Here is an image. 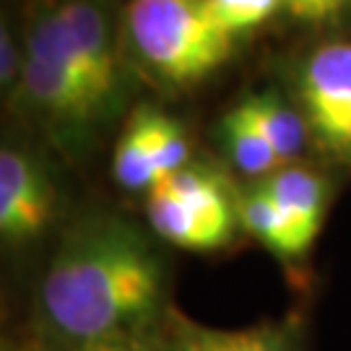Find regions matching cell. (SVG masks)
Instances as JSON below:
<instances>
[{"label": "cell", "instance_id": "30bf717a", "mask_svg": "<svg viewBox=\"0 0 351 351\" xmlns=\"http://www.w3.org/2000/svg\"><path fill=\"white\" fill-rule=\"evenodd\" d=\"M239 107L258 125L263 138L274 146L284 164L300 162L304 149L313 143L300 107L287 94H278V91L250 94L239 101Z\"/></svg>", "mask_w": 351, "mask_h": 351}, {"label": "cell", "instance_id": "3957f363", "mask_svg": "<svg viewBox=\"0 0 351 351\" xmlns=\"http://www.w3.org/2000/svg\"><path fill=\"white\" fill-rule=\"evenodd\" d=\"M16 94L26 112L65 143L78 146L112 123L81 73L52 8L37 11L26 26Z\"/></svg>", "mask_w": 351, "mask_h": 351}, {"label": "cell", "instance_id": "5b68a950", "mask_svg": "<svg viewBox=\"0 0 351 351\" xmlns=\"http://www.w3.org/2000/svg\"><path fill=\"white\" fill-rule=\"evenodd\" d=\"M291 99L315 149L351 172V39L326 37L302 52L291 68Z\"/></svg>", "mask_w": 351, "mask_h": 351}, {"label": "cell", "instance_id": "8fae6325", "mask_svg": "<svg viewBox=\"0 0 351 351\" xmlns=\"http://www.w3.org/2000/svg\"><path fill=\"white\" fill-rule=\"evenodd\" d=\"M239 224L245 234L261 242L287 271L304 268L307 261L297 250V242L291 237L284 213L261 182H250L247 188H239Z\"/></svg>", "mask_w": 351, "mask_h": 351}, {"label": "cell", "instance_id": "2e32d148", "mask_svg": "<svg viewBox=\"0 0 351 351\" xmlns=\"http://www.w3.org/2000/svg\"><path fill=\"white\" fill-rule=\"evenodd\" d=\"M21 63H24V45L19 47L13 39L8 19L0 13V97L5 91H16L19 75H21Z\"/></svg>", "mask_w": 351, "mask_h": 351}, {"label": "cell", "instance_id": "ac0fdd59", "mask_svg": "<svg viewBox=\"0 0 351 351\" xmlns=\"http://www.w3.org/2000/svg\"><path fill=\"white\" fill-rule=\"evenodd\" d=\"M0 351H19L16 346H13L11 341H5L3 336H0Z\"/></svg>", "mask_w": 351, "mask_h": 351}, {"label": "cell", "instance_id": "277c9868", "mask_svg": "<svg viewBox=\"0 0 351 351\" xmlns=\"http://www.w3.org/2000/svg\"><path fill=\"white\" fill-rule=\"evenodd\" d=\"M143 208L151 234L180 250H224L242 232L239 188L208 164L190 162L164 177L146 193Z\"/></svg>", "mask_w": 351, "mask_h": 351}, {"label": "cell", "instance_id": "5bb4252c", "mask_svg": "<svg viewBox=\"0 0 351 351\" xmlns=\"http://www.w3.org/2000/svg\"><path fill=\"white\" fill-rule=\"evenodd\" d=\"M213 21L221 26L226 37L234 42L250 37L255 32L284 19L281 0H203Z\"/></svg>", "mask_w": 351, "mask_h": 351}, {"label": "cell", "instance_id": "4fadbf2b", "mask_svg": "<svg viewBox=\"0 0 351 351\" xmlns=\"http://www.w3.org/2000/svg\"><path fill=\"white\" fill-rule=\"evenodd\" d=\"M112 177L123 190L143 195L159 182L151 149L149 104L136 107L120 130L112 154Z\"/></svg>", "mask_w": 351, "mask_h": 351}, {"label": "cell", "instance_id": "7c38bea8", "mask_svg": "<svg viewBox=\"0 0 351 351\" xmlns=\"http://www.w3.org/2000/svg\"><path fill=\"white\" fill-rule=\"evenodd\" d=\"M219 141L234 172L247 177L250 182H263L284 162L278 159L274 146L263 138V133L252 123L242 107H232L219 123Z\"/></svg>", "mask_w": 351, "mask_h": 351}, {"label": "cell", "instance_id": "e0dca14e", "mask_svg": "<svg viewBox=\"0 0 351 351\" xmlns=\"http://www.w3.org/2000/svg\"><path fill=\"white\" fill-rule=\"evenodd\" d=\"M75 351H159V343H156L154 330H143V333H123L112 339L94 341Z\"/></svg>", "mask_w": 351, "mask_h": 351}, {"label": "cell", "instance_id": "ba28073f", "mask_svg": "<svg viewBox=\"0 0 351 351\" xmlns=\"http://www.w3.org/2000/svg\"><path fill=\"white\" fill-rule=\"evenodd\" d=\"M154 336L159 351H307V320L289 313L255 326L213 328L169 307Z\"/></svg>", "mask_w": 351, "mask_h": 351}, {"label": "cell", "instance_id": "8992f818", "mask_svg": "<svg viewBox=\"0 0 351 351\" xmlns=\"http://www.w3.org/2000/svg\"><path fill=\"white\" fill-rule=\"evenodd\" d=\"M63 213L65 190L50 159L21 143H0V250L45 242Z\"/></svg>", "mask_w": 351, "mask_h": 351}, {"label": "cell", "instance_id": "7a4b0ae2", "mask_svg": "<svg viewBox=\"0 0 351 351\" xmlns=\"http://www.w3.org/2000/svg\"><path fill=\"white\" fill-rule=\"evenodd\" d=\"M133 58L156 81L188 88L206 81L234 55L237 42L213 21L203 0H136L125 11Z\"/></svg>", "mask_w": 351, "mask_h": 351}, {"label": "cell", "instance_id": "52a82bcc", "mask_svg": "<svg viewBox=\"0 0 351 351\" xmlns=\"http://www.w3.org/2000/svg\"><path fill=\"white\" fill-rule=\"evenodd\" d=\"M50 8L68 47L73 50L81 73L86 75L94 97L99 99L104 112L114 120L125 104L128 75L117 52L114 26L107 8L81 0L58 3Z\"/></svg>", "mask_w": 351, "mask_h": 351}, {"label": "cell", "instance_id": "9c48e42d", "mask_svg": "<svg viewBox=\"0 0 351 351\" xmlns=\"http://www.w3.org/2000/svg\"><path fill=\"white\" fill-rule=\"evenodd\" d=\"M261 185L281 208L291 229V237L297 242V250L307 261L330 211L333 201L330 177L317 167L294 162L278 167Z\"/></svg>", "mask_w": 351, "mask_h": 351}, {"label": "cell", "instance_id": "9a60e30c", "mask_svg": "<svg viewBox=\"0 0 351 351\" xmlns=\"http://www.w3.org/2000/svg\"><path fill=\"white\" fill-rule=\"evenodd\" d=\"M284 19L315 32H336L351 21V3L341 0H287Z\"/></svg>", "mask_w": 351, "mask_h": 351}, {"label": "cell", "instance_id": "6da1fadb", "mask_svg": "<svg viewBox=\"0 0 351 351\" xmlns=\"http://www.w3.org/2000/svg\"><path fill=\"white\" fill-rule=\"evenodd\" d=\"M169 265L159 239L114 211L63 229L39 278L37 320L60 349L154 330L169 313Z\"/></svg>", "mask_w": 351, "mask_h": 351}]
</instances>
